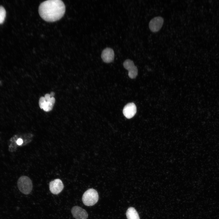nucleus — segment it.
<instances>
[{"label":"nucleus","mask_w":219,"mask_h":219,"mask_svg":"<svg viewBox=\"0 0 219 219\" xmlns=\"http://www.w3.org/2000/svg\"><path fill=\"white\" fill-rule=\"evenodd\" d=\"M65 10V5L60 0H48L41 3L39 12L41 17L47 22H54L63 16Z\"/></svg>","instance_id":"f257e3e1"},{"label":"nucleus","mask_w":219,"mask_h":219,"mask_svg":"<svg viewBox=\"0 0 219 219\" xmlns=\"http://www.w3.org/2000/svg\"><path fill=\"white\" fill-rule=\"evenodd\" d=\"M98 193L93 189H89L85 191L82 198L83 203L87 206L94 205L98 202Z\"/></svg>","instance_id":"f03ea898"},{"label":"nucleus","mask_w":219,"mask_h":219,"mask_svg":"<svg viewBox=\"0 0 219 219\" xmlns=\"http://www.w3.org/2000/svg\"><path fill=\"white\" fill-rule=\"evenodd\" d=\"M17 186L19 191L25 194H28L31 192L33 185L30 179L28 176H22L17 181Z\"/></svg>","instance_id":"7ed1b4c3"},{"label":"nucleus","mask_w":219,"mask_h":219,"mask_svg":"<svg viewBox=\"0 0 219 219\" xmlns=\"http://www.w3.org/2000/svg\"><path fill=\"white\" fill-rule=\"evenodd\" d=\"M163 22V19L161 16H157L153 18L149 23L150 30L153 32H158L162 27Z\"/></svg>","instance_id":"20e7f679"},{"label":"nucleus","mask_w":219,"mask_h":219,"mask_svg":"<svg viewBox=\"0 0 219 219\" xmlns=\"http://www.w3.org/2000/svg\"><path fill=\"white\" fill-rule=\"evenodd\" d=\"M49 189L50 192L54 194L59 193L64 188V185L60 179H55L49 183Z\"/></svg>","instance_id":"39448f33"},{"label":"nucleus","mask_w":219,"mask_h":219,"mask_svg":"<svg viewBox=\"0 0 219 219\" xmlns=\"http://www.w3.org/2000/svg\"><path fill=\"white\" fill-rule=\"evenodd\" d=\"M73 217L76 219H87L88 214L86 211L82 207L75 206L71 209Z\"/></svg>","instance_id":"423d86ee"},{"label":"nucleus","mask_w":219,"mask_h":219,"mask_svg":"<svg viewBox=\"0 0 219 219\" xmlns=\"http://www.w3.org/2000/svg\"><path fill=\"white\" fill-rule=\"evenodd\" d=\"M136 112V106L133 103H129L126 105L124 107L123 111L124 116L128 119L133 117Z\"/></svg>","instance_id":"0eeeda50"},{"label":"nucleus","mask_w":219,"mask_h":219,"mask_svg":"<svg viewBox=\"0 0 219 219\" xmlns=\"http://www.w3.org/2000/svg\"><path fill=\"white\" fill-rule=\"evenodd\" d=\"M101 57L104 62L106 63H110L114 60V51L110 48H106L103 50Z\"/></svg>","instance_id":"6e6552de"},{"label":"nucleus","mask_w":219,"mask_h":219,"mask_svg":"<svg viewBox=\"0 0 219 219\" xmlns=\"http://www.w3.org/2000/svg\"><path fill=\"white\" fill-rule=\"evenodd\" d=\"M126 215L127 219H140L138 213L133 207H130L127 210Z\"/></svg>","instance_id":"1a4fd4ad"},{"label":"nucleus","mask_w":219,"mask_h":219,"mask_svg":"<svg viewBox=\"0 0 219 219\" xmlns=\"http://www.w3.org/2000/svg\"><path fill=\"white\" fill-rule=\"evenodd\" d=\"M55 99L54 97L51 98L48 101H46L43 108V110L46 112L51 110L55 102Z\"/></svg>","instance_id":"9d476101"},{"label":"nucleus","mask_w":219,"mask_h":219,"mask_svg":"<svg viewBox=\"0 0 219 219\" xmlns=\"http://www.w3.org/2000/svg\"><path fill=\"white\" fill-rule=\"evenodd\" d=\"M127 70L128 71V76L130 78L133 79L136 77L138 73V70L136 66L134 65Z\"/></svg>","instance_id":"9b49d317"},{"label":"nucleus","mask_w":219,"mask_h":219,"mask_svg":"<svg viewBox=\"0 0 219 219\" xmlns=\"http://www.w3.org/2000/svg\"><path fill=\"white\" fill-rule=\"evenodd\" d=\"M6 15V11L2 6H0V24L2 23L5 21Z\"/></svg>","instance_id":"f8f14e48"},{"label":"nucleus","mask_w":219,"mask_h":219,"mask_svg":"<svg viewBox=\"0 0 219 219\" xmlns=\"http://www.w3.org/2000/svg\"><path fill=\"white\" fill-rule=\"evenodd\" d=\"M46 101L44 97H41L39 100V105L41 109H43Z\"/></svg>","instance_id":"ddd939ff"},{"label":"nucleus","mask_w":219,"mask_h":219,"mask_svg":"<svg viewBox=\"0 0 219 219\" xmlns=\"http://www.w3.org/2000/svg\"><path fill=\"white\" fill-rule=\"evenodd\" d=\"M16 144L19 145H21L23 143V140L21 138H19L16 141Z\"/></svg>","instance_id":"4468645a"},{"label":"nucleus","mask_w":219,"mask_h":219,"mask_svg":"<svg viewBox=\"0 0 219 219\" xmlns=\"http://www.w3.org/2000/svg\"><path fill=\"white\" fill-rule=\"evenodd\" d=\"M44 98L46 101H48L51 98L50 95L48 94H45Z\"/></svg>","instance_id":"2eb2a0df"},{"label":"nucleus","mask_w":219,"mask_h":219,"mask_svg":"<svg viewBox=\"0 0 219 219\" xmlns=\"http://www.w3.org/2000/svg\"><path fill=\"white\" fill-rule=\"evenodd\" d=\"M50 98L53 97H54V96L55 95V93L54 92H51L50 94Z\"/></svg>","instance_id":"dca6fc26"}]
</instances>
